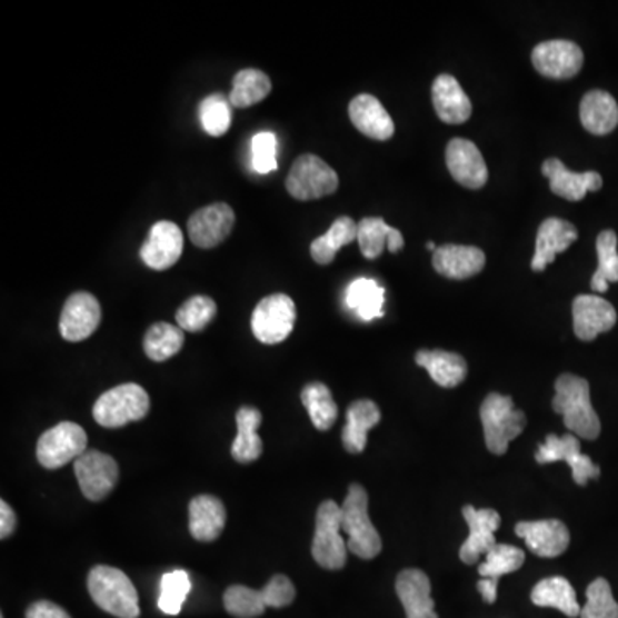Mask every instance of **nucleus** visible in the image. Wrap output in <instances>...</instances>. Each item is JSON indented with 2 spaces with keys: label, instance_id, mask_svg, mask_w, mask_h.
<instances>
[{
  "label": "nucleus",
  "instance_id": "nucleus-21",
  "mask_svg": "<svg viewBox=\"0 0 618 618\" xmlns=\"http://www.w3.org/2000/svg\"><path fill=\"white\" fill-rule=\"evenodd\" d=\"M576 226L567 222V220L550 217L545 220L538 229L536 236L535 258L531 261V268L535 272H544L548 265L554 263L557 255L564 253L567 248L577 241Z\"/></svg>",
  "mask_w": 618,
  "mask_h": 618
},
{
  "label": "nucleus",
  "instance_id": "nucleus-38",
  "mask_svg": "<svg viewBox=\"0 0 618 618\" xmlns=\"http://www.w3.org/2000/svg\"><path fill=\"white\" fill-rule=\"evenodd\" d=\"M617 235L614 230H604L596 239V253H598V268L591 279V289L598 295L608 291L610 282H618V251Z\"/></svg>",
  "mask_w": 618,
  "mask_h": 618
},
{
  "label": "nucleus",
  "instance_id": "nucleus-34",
  "mask_svg": "<svg viewBox=\"0 0 618 618\" xmlns=\"http://www.w3.org/2000/svg\"><path fill=\"white\" fill-rule=\"evenodd\" d=\"M272 91V81L260 69H242L235 76L229 102L238 109H248L263 102Z\"/></svg>",
  "mask_w": 618,
  "mask_h": 618
},
{
  "label": "nucleus",
  "instance_id": "nucleus-11",
  "mask_svg": "<svg viewBox=\"0 0 618 618\" xmlns=\"http://www.w3.org/2000/svg\"><path fill=\"white\" fill-rule=\"evenodd\" d=\"M74 472L81 491L90 501L103 500L119 481L118 462L99 450H87L80 459H76Z\"/></svg>",
  "mask_w": 618,
  "mask_h": 618
},
{
  "label": "nucleus",
  "instance_id": "nucleus-45",
  "mask_svg": "<svg viewBox=\"0 0 618 618\" xmlns=\"http://www.w3.org/2000/svg\"><path fill=\"white\" fill-rule=\"evenodd\" d=\"M253 169L258 173L273 172L277 169V137L273 132L261 131L251 141Z\"/></svg>",
  "mask_w": 618,
  "mask_h": 618
},
{
  "label": "nucleus",
  "instance_id": "nucleus-35",
  "mask_svg": "<svg viewBox=\"0 0 618 618\" xmlns=\"http://www.w3.org/2000/svg\"><path fill=\"white\" fill-rule=\"evenodd\" d=\"M385 289L377 280L356 279L346 291V302L365 321L383 317Z\"/></svg>",
  "mask_w": 618,
  "mask_h": 618
},
{
  "label": "nucleus",
  "instance_id": "nucleus-6",
  "mask_svg": "<svg viewBox=\"0 0 618 618\" xmlns=\"http://www.w3.org/2000/svg\"><path fill=\"white\" fill-rule=\"evenodd\" d=\"M347 551L349 550L342 538V507L337 506L333 500L321 501L311 545L315 562L327 570L343 569Z\"/></svg>",
  "mask_w": 618,
  "mask_h": 618
},
{
  "label": "nucleus",
  "instance_id": "nucleus-39",
  "mask_svg": "<svg viewBox=\"0 0 618 618\" xmlns=\"http://www.w3.org/2000/svg\"><path fill=\"white\" fill-rule=\"evenodd\" d=\"M485 557H487V560L478 567L479 576H481V579H490L497 585L501 576L516 572L526 560L525 551L520 548L500 544L494 550L488 551Z\"/></svg>",
  "mask_w": 618,
  "mask_h": 618
},
{
  "label": "nucleus",
  "instance_id": "nucleus-20",
  "mask_svg": "<svg viewBox=\"0 0 618 618\" xmlns=\"http://www.w3.org/2000/svg\"><path fill=\"white\" fill-rule=\"evenodd\" d=\"M545 178L550 179V189L557 197L569 201L585 200L589 191H600L604 179L595 170L572 172L564 166L562 160L548 159L541 166Z\"/></svg>",
  "mask_w": 618,
  "mask_h": 618
},
{
  "label": "nucleus",
  "instance_id": "nucleus-14",
  "mask_svg": "<svg viewBox=\"0 0 618 618\" xmlns=\"http://www.w3.org/2000/svg\"><path fill=\"white\" fill-rule=\"evenodd\" d=\"M236 223V213L227 203H213L192 213L188 222V235L192 245L201 249L222 245Z\"/></svg>",
  "mask_w": 618,
  "mask_h": 618
},
{
  "label": "nucleus",
  "instance_id": "nucleus-18",
  "mask_svg": "<svg viewBox=\"0 0 618 618\" xmlns=\"http://www.w3.org/2000/svg\"><path fill=\"white\" fill-rule=\"evenodd\" d=\"M574 332L577 339L591 342L600 333L610 332L617 323V311L600 296L581 295L574 299Z\"/></svg>",
  "mask_w": 618,
  "mask_h": 618
},
{
  "label": "nucleus",
  "instance_id": "nucleus-17",
  "mask_svg": "<svg viewBox=\"0 0 618 618\" xmlns=\"http://www.w3.org/2000/svg\"><path fill=\"white\" fill-rule=\"evenodd\" d=\"M516 535L525 539L529 550L541 558H555L569 548L570 532L562 520H522L517 522Z\"/></svg>",
  "mask_w": 618,
  "mask_h": 618
},
{
  "label": "nucleus",
  "instance_id": "nucleus-19",
  "mask_svg": "<svg viewBox=\"0 0 618 618\" xmlns=\"http://www.w3.org/2000/svg\"><path fill=\"white\" fill-rule=\"evenodd\" d=\"M446 162L452 178L464 188L481 189L488 181V167L472 141L453 138L446 150Z\"/></svg>",
  "mask_w": 618,
  "mask_h": 618
},
{
  "label": "nucleus",
  "instance_id": "nucleus-9",
  "mask_svg": "<svg viewBox=\"0 0 618 618\" xmlns=\"http://www.w3.org/2000/svg\"><path fill=\"white\" fill-rule=\"evenodd\" d=\"M298 311L295 301L287 295H272L261 299L251 317V330L261 343L283 342L291 336Z\"/></svg>",
  "mask_w": 618,
  "mask_h": 618
},
{
  "label": "nucleus",
  "instance_id": "nucleus-3",
  "mask_svg": "<svg viewBox=\"0 0 618 618\" xmlns=\"http://www.w3.org/2000/svg\"><path fill=\"white\" fill-rule=\"evenodd\" d=\"M342 532L347 535V550L356 557L371 560L380 555L381 538L368 514V494L355 482L347 491L342 506Z\"/></svg>",
  "mask_w": 618,
  "mask_h": 618
},
{
  "label": "nucleus",
  "instance_id": "nucleus-10",
  "mask_svg": "<svg viewBox=\"0 0 618 618\" xmlns=\"http://www.w3.org/2000/svg\"><path fill=\"white\" fill-rule=\"evenodd\" d=\"M535 459L538 464H551L558 460L569 464L574 481L579 487H586L589 479H598L601 475V469L592 462L591 457L581 452V441L574 433L564 437L548 435L545 443L538 447Z\"/></svg>",
  "mask_w": 618,
  "mask_h": 618
},
{
  "label": "nucleus",
  "instance_id": "nucleus-44",
  "mask_svg": "<svg viewBox=\"0 0 618 618\" xmlns=\"http://www.w3.org/2000/svg\"><path fill=\"white\" fill-rule=\"evenodd\" d=\"M581 618H618V604L611 592L610 582L604 577H598L588 586Z\"/></svg>",
  "mask_w": 618,
  "mask_h": 618
},
{
  "label": "nucleus",
  "instance_id": "nucleus-23",
  "mask_svg": "<svg viewBox=\"0 0 618 618\" xmlns=\"http://www.w3.org/2000/svg\"><path fill=\"white\" fill-rule=\"evenodd\" d=\"M485 263L487 257L476 246L443 245L433 253L435 272L452 280L478 276Z\"/></svg>",
  "mask_w": 618,
  "mask_h": 618
},
{
  "label": "nucleus",
  "instance_id": "nucleus-41",
  "mask_svg": "<svg viewBox=\"0 0 618 618\" xmlns=\"http://www.w3.org/2000/svg\"><path fill=\"white\" fill-rule=\"evenodd\" d=\"M200 122L210 137H223L232 122V109L229 100L220 93L208 94L198 107Z\"/></svg>",
  "mask_w": 618,
  "mask_h": 618
},
{
  "label": "nucleus",
  "instance_id": "nucleus-36",
  "mask_svg": "<svg viewBox=\"0 0 618 618\" xmlns=\"http://www.w3.org/2000/svg\"><path fill=\"white\" fill-rule=\"evenodd\" d=\"M185 346V330L176 325L159 321L151 325L144 333V355L154 362H163L173 358Z\"/></svg>",
  "mask_w": 618,
  "mask_h": 618
},
{
  "label": "nucleus",
  "instance_id": "nucleus-26",
  "mask_svg": "<svg viewBox=\"0 0 618 618\" xmlns=\"http://www.w3.org/2000/svg\"><path fill=\"white\" fill-rule=\"evenodd\" d=\"M227 512L222 500L213 495H200L189 504V532L201 544H211L226 528Z\"/></svg>",
  "mask_w": 618,
  "mask_h": 618
},
{
  "label": "nucleus",
  "instance_id": "nucleus-32",
  "mask_svg": "<svg viewBox=\"0 0 618 618\" xmlns=\"http://www.w3.org/2000/svg\"><path fill=\"white\" fill-rule=\"evenodd\" d=\"M238 422V437L230 453L241 464L255 462L263 453V441L258 435L261 425V412L257 408H241L236 415Z\"/></svg>",
  "mask_w": 618,
  "mask_h": 618
},
{
  "label": "nucleus",
  "instance_id": "nucleus-12",
  "mask_svg": "<svg viewBox=\"0 0 618 618\" xmlns=\"http://www.w3.org/2000/svg\"><path fill=\"white\" fill-rule=\"evenodd\" d=\"M532 66L539 74L550 80H570L585 64L581 47L569 40H548L535 47Z\"/></svg>",
  "mask_w": 618,
  "mask_h": 618
},
{
  "label": "nucleus",
  "instance_id": "nucleus-4",
  "mask_svg": "<svg viewBox=\"0 0 618 618\" xmlns=\"http://www.w3.org/2000/svg\"><path fill=\"white\" fill-rule=\"evenodd\" d=\"M479 416L488 450L495 456L507 453L510 441L516 440L528 425L525 412L514 406L512 397L501 393H490L482 400Z\"/></svg>",
  "mask_w": 618,
  "mask_h": 618
},
{
  "label": "nucleus",
  "instance_id": "nucleus-7",
  "mask_svg": "<svg viewBox=\"0 0 618 618\" xmlns=\"http://www.w3.org/2000/svg\"><path fill=\"white\" fill-rule=\"evenodd\" d=\"M286 188L295 200H320L339 189V176L320 157L306 153L292 163L286 179Z\"/></svg>",
  "mask_w": 618,
  "mask_h": 618
},
{
  "label": "nucleus",
  "instance_id": "nucleus-24",
  "mask_svg": "<svg viewBox=\"0 0 618 618\" xmlns=\"http://www.w3.org/2000/svg\"><path fill=\"white\" fill-rule=\"evenodd\" d=\"M396 591L408 618H438L431 598L430 577L422 570H402L397 576Z\"/></svg>",
  "mask_w": 618,
  "mask_h": 618
},
{
  "label": "nucleus",
  "instance_id": "nucleus-48",
  "mask_svg": "<svg viewBox=\"0 0 618 618\" xmlns=\"http://www.w3.org/2000/svg\"><path fill=\"white\" fill-rule=\"evenodd\" d=\"M18 526V516L11 509L8 501L0 500V538L8 539L16 531Z\"/></svg>",
  "mask_w": 618,
  "mask_h": 618
},
{
  "label": "nucleus",
  "instance_id": "nucleus-22",
  "mask_svg": "<svg viewBox=\"0 0 618 618\" xmlns=\"http://www.w3.org/2000/svg\"><path fill=\"white\" fill-rule=\"evenodd\" d=\"M349 118L356 129L371 140L387 141L396 132L390 113L373 94L361 93L352 99L349 103Z\"/></svg>",
  "mask_w": 618,
  "mask_h": 618
},
{
  "label": "nucleus",
  "instance_id": "nucleus-16",
  "mask_svg": "<svg viewBox=\"0 0 618 618\" xmlns=\"http://www.w3.org/2000/svg\"><path fill=\"white\" fill-rule=\"evenodd\" d=\"M464 519L469 526V536L460 547L459 557L464 564L475 566L481 555L497 547L495 531L500 528V516L494 509H476L466 506L462 509Z\"/></svg>",
  "mask_w": 618,
  "mask_h": 618
},
{
  "label": "nucleus",
  "instance_id": "nucleus-30",
  "mask_svg": "<svg viewBox=\"0 0 618 618\" xmlns=\"http://www.w3.org/2000/svg\"><path fill=\"white\" fill-rule=\"evenodd\" d=\"M416 362L430 373L431 380L443 389H453L468 377V362L456 352L421 351L416 352Z\"/></svg>",
  "mask_w": 618,
  "mask_h": 618
},
{
  "label": "nucleus",
  "instance_id": "nucleus-42",
  "mask_svg": "<svg viewBox=\"0 0 618 618\" xmlns=\"http://www.w3.org/2000/svg\"><path fill=\"white\" fill-rule=\"evenodd\" d=\"M217 317V305L208 296H192L176 313L178 327L186 332H201Z\"/></svg>",
  "mask_w": 618,
  "mask_h": 618
},
{
  "label": "nucleus",
  "instance_id": "nucleus-1",
  "mask_svg": "<svg viewBox=\"0 0 618 618\" xmlns=\"http://www.w3.org/2000/svg\"><path fill=\"white\" fill-rule=\"evenodd\" d=\"M554 411L562 416L564 425L577 438L596 440L601 433V422L591 403L589 383L576 375H560L555 381Z\"/></svg>",
  "mask_w": 618,
  "mask_h": 618
},
{
  "label": "nucleus",
  "instance_id": "nucleus-8",
  "mask_svg": "<svg viewBox=\"0 0 618 618\" xmlns=\"http://www.w3.org/2000/svg\"><path fill=\"white\" fill-rule=\"evenodd\" d=\"M88 450L87 431L71 421H62L47 430L37 443V459L47 469H59L80 459Z\"/></svg>",
  "mask_w": 618,
  "mask_h": 618
},
{
  "label": "nucleus",
  "instance_id": "nucleus-43",
  "mask_svg": "<svg viewBox=\"0 0 618 618\" xmlns=\"http://www.w3.org/2000/svg\"><path fill=\"white\" fill-rule=\"evenodd\" d=\"M191 591V581L186 570L163 574L160 581L159 608L166 615H179Z\"/></svg>",
  "mask_w": 618,
  "mask_h": 618
},
{
  "label": "nucleus",
  "instance_id": "nucleus-49",
  "mask_svg": "<svg viewBox=\"0 0 618 618\" xmlns=\"http://www.w3.org/2000/svg\"><path fill=\"white\" fill-rule=\"evenodd\" d=\"M478 591L481 592L482 600L494 605L497 601L498 585L490 579H481L478 582Z\"/></svg>",
  "mask_w": 618,
  "mask_h": 618
},
{
  "label": "nucleus",
  "instance_id": "nucleus-5",
  "mask_svg": "<svg viewBox=\"0 0 618 618\" xmlns=\"http://www.w3.org/2000/svg\"><path fill=\"white\" fill-rule=\"evenodd\" d=\"M150 411V397L138 383H122L107 390L93 406L94 421L103 428H122L140 421Z\"/></svg>",
  "mask_w": 618,
  "mask_h": 618
},
{
  "label": "nucleus",
  "instance_id": "nucleus-37",
  "mask_svg": "<svg viewBox=\"0 0 618 618\" xmlns=\"http://www.w3.org/2000/svg\"><path fill=\"white\" fill-rule=\"evenodd\" d=\"M301 400L317 430L327 431L336 425L339 409L327 385L320 381L306 385Z\"/></svg>",
  "mask_w": 618,
  "mask_h": 618
},
{
  "label": "nucleus",
  "instance_id": "nucleus-27",
  "mask_svg": "<svg viewBox=\"0 0 618 618\" xmlns=\"http://www.w3.org/2000/svg\"><path fill=\"white\" fill-rule=\"evenodd\" d=\"M581 124L595 137L610 134L618 126V103L608 91L592 90L582 97L579 107Z\"/></svg>",
  "mask_w": 618,
  "mask_h": 618
},
{
  "label": "nucleus",
  "instance_id": "nucleus-29",
  "mask_svg": "<svg viewBox=\"0 0 618 618\" xmlns=\"http://www.w3.org/2000/svg\"><path fill=\"white\" fill-rule=\"evenodd\" d=\"M358 242L366 260H377L385 248L390 253H399L403 248L400 230L393 229L381 217H366L358 223Z\"/></svg>",
  "mask_w": 618,
  "mask_h": 618
},
{
  "label": "nucleus",
  "instance_id": "nucleus-47",
  "mask_svg": "<svg viewBox=\"0 0 618 618\" xmlns=\"http://www.w3.org/2000/svg\"><path fill=\"white\" fill-rule=\"evenodd\" d=\"M27 618H71L64 608L52 601H37L27 610Z\"/></svg>",
  "mask_w": 618,
  "mask_h": 618
},
{
  "label": "nucleus",
  "instance_id": "nucleus-50",
  "mask_svg": "<svg viewBox=\"0 0 618 618\" xmlns=\"http://www.w3.org/2000/svg\"><path fill=\"white\" fill-rule=\"evenodd\" d=\"M427 248L430 249V251H437V246H435V242H428Z\"/></svg>",
  "mask_w": 618,
  "mask_h": 618
},
{
  "label": "nucleus",
  "instance_id": "nucleus-33",
  "mask_svg": "<svg viewBox=\"0 0 618 618\" xmlns=\"http://www.w3.org/2000/svg\"><path fill=\"white\" fill-rule=\"evenodd\" d=\"M358 241V223L351 217H340L332 227L309 246V253L318 265H330L343 246Z\"/></svg>",
  "mask_w": 618,
  "mask_h": 618
},
{
  "label": "nucleus",
  "instance_id": "nucleus-28",
  "mask_svg": "<svg viewBox=\"0 0 618 618\" xmlns=\"http://www.w3.org/2000/svg\"><path fill=\"white\" fill-rule=\"evenodd\" d=\"M381 412L373 400H356L347 409L346 427L342 430L343 449L349 453H361L368 443V431L380 422Z\"/></svg>",
  "mask_w": 618,
  "mask_h": 618
},
{
  "label": "nucleus",
  "instance_id": "nucleus-31",
  "mask_svg": "<svg viewBox=\"0 0 618 618\" xmlns=\"http://www.w3.org/2000/svg\"><path fill=\"white\" fill-rule=\"evenodd\" d=\"M531 601L536 607L555 608L570 618L581 617V605L566 577L555 576L539 581L532 589Z\"/></svg>",
  "mask_w": 618,
  "mask_h": 618
},
{
  "label": "nucleus",
  "instance_id": "nucleus-2",
  "mask_svg": "<svg viewBox=\"0 0 618 618\" xmlns=\"http://www.w3.org/2000/svg\"><path fill=\"white\" fill-rule=\"evenodd\" d=\"M88 592L103 611L118 618L140 617V598L131 579L116 567L97 566L88 574Z\"/></svg>",
  "mask_w": 618,
  "mask_h": 618
},
{
  "label": "nucleus",
  "instance_id": "nucleus-46",
  "mask_svg": "<svg viewBox=\"0 0 618 618\" xmlns=\"http://www.w3.org/2000/svg\"><path fill=\"white\" fill-rule=\"evenodd\" d=\"M263 595L268 608L289 607L296 600V588L289 577L277 574L265 586Z\"/></svg>",
  "mask_w": 618,
  "mask_h": 618
},
{
  "label": "nucleus",
  "instance_id": "nucleus-51",
  "mask_svg": "<svg viewBox=\"0 0 618 618\" xmlns=\"http://www.w3.org/2000/svg\"><path fill=\"white\" fill-rule=\"evenodd\" d=\"M0 618H4V617H0Z\"/></svg>",
  "mask_w": 618,
  "mask_h": 618
},
{
  "label": "nucleus",
  "instance_id": "nucleus-15",
  "mask_svg": "<svg viewBox=\"0 0 618 618\" xmlns=\"http://www.w3.org/2000/svg\"><path fill=\"white\" fill-rule=\"evenodd\" d=\"M182 249H185L182 230L176 223L162 220L151 227L147 242L141 246L140 257L148 268L163 272L178 263Z\"/></svg>",
  "mask_w": 618,
  "mask_h": 618
},
{
  "label": "nucleus",
  "instance_id": "nucleus-40",
  "mask_svg": "<svg viewBox=\"0 0 618 618\" xmlns=\"http://www.w3.org/2000/svg\"><path fill=\"white\" fill-rule=\"evenodd\" d=\"M223 607L227 614L236 618H257L268 608L263 589L257 591L241 585L230 586L223 592Z\"/></svg>",
  "mask_w": 618,
  "mask_h": 618
},
{
  "label": "nucleus",
  "instance_id": "nucleus-25",
  "mask_svg": "<svg viewBox=\"0 0 618 618\" xmlns=\"http://www.w3.org/2000/svg\"><path fill=\"white\" fill-rule=\"evenodd\" d=\"M431 99L438 118L446 124H464L471 118V100L453 76H438L431 87Z\"/></svg>",
  "mask_w": 618,
  "mask_h": 618
},
{
  "label": "nucleus",
  "instance_id": "nucleus-13",
  "mask_svg": "<svg viewBox=\"0 0 618 618\" xmlns=\"http://www.w3.org/2000/svg\"><path fill=\"white\" fill-rule=\"evenodd\" d=\"M102 321V306L90 292L69 296L59 320V332L68 342H81L93 336Z\"/></svg>",
  "mask_w": 618,
  "mask_h": 618
}]
</instances>
